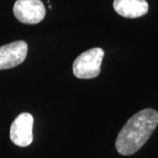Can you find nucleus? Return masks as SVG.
<instances>
[{"instance_id": "f257e3e1", "label": "nucleus", "mask_w": 158, "mask_h": 158, "mask_svg": "<svg viewBox=\"0 0 158 158\" xmlns=\"http://www.w3.org/2000/svg\"><path fill=\"white\" fill-rule=\"evenodd\" d=\"M158 125V113L144 109L130 118L118 133L116 149L120 155L130 156L137 152L149 139Z\"/></svg>"}, {"instance_id": "f03ea898", "label": "nucleus", "mask_w": 158, "mask_h": 158, "mask_svg": "<svg viewBox=\"0 0 158 158\" xmlns=\"http://www.w3.org/2000/svg\"><path fill=\"white\" fill-rule=\"evenodd\" d=\"M105 52L100 48H93L79 55L73 63V73L80 79L97 77L100 73Z\"/></svg>"}, {"instance_id": "7ed1b4c3", "label": "nucleus", "mask_w": 158, "mask_h": 158, "mask_svg": "<svg viewBox=\"0 0 158 158\" xmlns=\"http://www.w3.org/2000/svg\"><path fill=\"white\" fill-rule=\"evenodd\" d=\"M13 13L19 21L27 25L40 22L46 15V9L40 0H17Z\"/></svg>"}, {"instance_id": "20e7f679", "label": "nucleus", "mask_w": 158, "mask_h": 158, "mask_svg": "<svg viewBox=\"0 0 158 158\" xmlns=\"http://www.w3.org/2000/svg\"><path fill=\"white\" fill-rule=\"evenodd\" d=\"M34 117L29 113H20L14 119L10 129L11 141L19 147H27L33 142Z\"/></svg>"}, {"instance_id": "39448f33", "label": "nucleus", "mask_w": 158, "mask_h": 158, "mask_svg": "<svg viewBox=\"0 0 158 158\" xmlns=\"http://www.w3.org/2000/svg\"><path fill=\"white\" fill-rule=\"evenodd\" d=\"M28 46L23 40H18L0 47V70L14 68L22 63L27 55Z\"/></svg>"}, {"instance_id": "423d86ee", "label": "nucleus", "mask_w": 158, "mask_h": 158, "mask_svg": "<svg viewBox=\"0 0 158 158\" xmlns=\"http://www.w3.org/2000/svg\"><path fill=\"white\" fill-rule=\"evenodd\" d=\"M113 8L122 17L135 19L147 13L148 4L146 0H114Z\"/></svg>"}]
</instances>
